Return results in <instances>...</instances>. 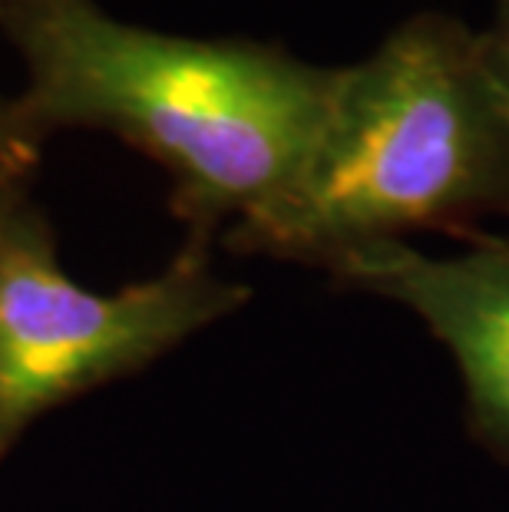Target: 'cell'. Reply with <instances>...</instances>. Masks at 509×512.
I'll use <instances>...</instances> for the list:
<instances>
[{
    "label": "cell",
    "mask_w": 509,
    "mask_h": 512,
    "mask_svg": "<svg viewBox=\"0 0 509 512\" xmlns=\"http://www.w3.org/2000/svg\"><path fill=\"white\" fill-rule=\"evenodd\" d=\"M24 63L10 110L47 139L103 129L172 179L186 235L215 238L268 212L305 172L341 67L272 43L196 40L110 17L96 0H10L0 14Z\"/></svg>",
    "instance_id": "obj_1"
},
{
    "label": "cell",
    "mask_w": 509,
    "mask_h": 512,
    "mask_svg": "<svg viewBox=\"0 0 509 512\" xmlns=\"http://www.w3.org/2000/svg\"><path fill=\"white\" fill-rule=\"evenodd\" d=\"M509 215V103L463 20L417 14L338 90L305 172L268 212L222 232L235 255L328 271L414 232Z\"/></svg>",
    "instance_id": "obj_2"
},
{
    "label": "cell",
    "mask_w": 509,
    "mask_h": 512,
    "mask_svg": "<svg viewBox=\"0 0 509 512\" xmlns=\"http://www.w3.org/2000/svg\"><path fill=\"white\" fill-rule=\"evenodd\" d=\"M205 235H186L153 278L90 291L60 265L50 222L24 199L0 219V463L43 413L133 377L245 308Z\"/></svg>",
    "instance_id": "obj_3"
},
{
    "label": "cell",
    "mask_w": 509,
    "mask_h": 512,
    "mask_svg": "<svg viewBox=\"0 0 509 512\" xmlns=\"http://www.w3.org/2000/svg\"><path fill=\"white\" fill-rule=\"evenodd\" d=\"M334 288L404 304L463 377L470 437L509 466V235L470 232L453 258L371 245L324 271Z\"/></svg>",
    "instance_id": "obj_4"
},
{
    "label": "cell",
    "mask_w": 509,
    "mask_h": 512,
    "mask_svg": "<svg viewBox=\"0 0 509 512\" xmlns=\"http://www.w3.org/2000/svg\"><path fill=\"white\" fill-rule=\"evenodd\" d=\"M43 139L27 129L10 110V100H0V219L30 199V182L40 159Z\"/></svg>",
    "instance_id": "obj_5"
},
{
    "label": "cell",
    "mask_w": 509,
    "mask_h": 512,
    "mask_svg": "<svg viewBox=\"0 0 509 512\" xmlns=\"http://www.w3.org/2000/svg\"><path fill=\"white\" fill-rule=\"evenodd\" d=\"M476 40H480V57L493 76L496 90L509 103V0H496L490 27L480 30Z\"/></svg>",
    "instance_id": "obj_6"
},
{
    "label": "cell",
    "mask_w": 509,
    "mask_h": 512,
    "mask_svg": "<svg viewBox=\"0 0 509 512\" xmlns=\"http://www.w3.org/2000/svg\"><path fill=\"white\" fill-rule=\"evenodd\" d=\"M7 4H10V0H0V14H4V10H7Z\"/></svg>",
    "instance_id": "obj_7"
}]
</instances>
